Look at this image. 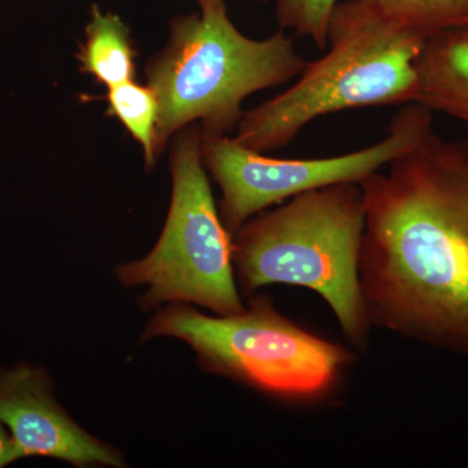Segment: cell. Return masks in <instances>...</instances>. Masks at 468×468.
I'll return each instance as SVG.
<instances>
[{
  "mask_svg": "<svg viewBox=\"0 0 468 468\" xmlns=\"http://www.w3.org/2000/svg\"><path fill=\"white\" fill-rule=\"evenodd\" d=\"M359 185L372 328L468 356V135L432 131Z\"/></svg>",
  "mask_w": 468,
  "mask_h": 468,
  "instance_id": "cell-1",
  "label": "cell"
},
{
  "mask_svg": "<svg viewBox=\"0 0 468 468\" xmlns=\"http://www.w3.org/2000/svg\"><path fill=\"white\" fill-rule=\"evenodd\" d=\"M366 207L359 184H340L292 197L249 218L233 234L237 285L315 292L335 314L353 349L369 346L372 324L360 286Z\"/></svg>",
  "mask_w": 468,
  "mask_h": 468,
  "instance_id": "cell-2",
  "label": "cell"
},
{
  "mask_svg": "<svg viewBox=\"0 0 468 468\" xmlns=\"http://www.w3.org/2000/svg\"><path fill=\"white\" fill-rule=\"evenodd\" d=\"M326 36L328 52L307 63L291 88L243 112L237 143L267 154L291 144L319 117L417 103L415 63L427 38L365 0L338 2Z\"/></svg>",
  "mask_w": 468,
  "mask_h": 468,
  "instance_id": "cell-3",
  "label": "cell"
},
{
  "mask_svg": "<svg viewBox=\"0 0 468 468\" xmlns=\"http://www.w3.org/2000/svg\"><path fill=\"white\" fill-rule=\"evenodd\" d=\"M197 3L198 12L172 21L167 45L146 68L159 103V155L172 135L196 122L203 135L230 133L246 98L288 84L307 64L284 30L257 41L234 27L226 0Z\"/></svg>",
  "mask_w": 468,
  "mask_h": 468,
  "instance_id": "cell-4",
  "label": "cell"
},
{
  "mask_svg": "<svg viewBox=\"0 0 468 468\" xmlns=\"http://www.w3.org/2000/svg\"><path fill=\"white\" fill-rule=\"evenodd\" d=\"M178 338L208 374L230 378L289 403L331 399L353 365V353L295 324L264 295L232 315H206L174 302L150 320L143 341Z\"/></svg>",
  "mask_w": 468,
  "mask_h": 468,
  "instance_id": "cell-5",
  "label": "cell"
},
{
  "mask_svg": "<svg viewBox=\"0 0 468 468\" xmlns=\"http://www.w3.org/2000/svg\"><path fill=\"white\" fill-rule=\"evenodd\" d=\"M202 129L178 132L171 150L172 198L159 241L146 258L116 268L124 286H147L144 310L163 303L198 304L215 315L245 309L233 267V234L212 196L203 163Z\"/></svg>",
  "mask_w": 468,
  "mask_h": 468,
  "instance_id": "cell-6",
  "label": "cell"
},
{
  "mask_svg": "<svg viewBox=\"0 0 468 468\" xmlns=\"http://www.w3.org/2000/svg\"><path fill=\"white\" fill-rule=\"evenodd\" d=\"M432 115L420 104H406L378 143L329 158H272L228 135H203V163L220 187L224 226L234 234L249 218L292 197L334 185L362 183L415 149L433 131Z\"/></svg>",
  "mask_w": 468,
  "mask_h": 468,
  "instance_id": "cell-7",
  "label": "cell"
},
{
  "mask_svg": "<svg viewBox=\"0 0 468 468\" xmlns=\"http://www.w3.org/2000/svg\"><path fill=\"white\" fill-rule=\"evenodd\" d=\"M0 420L23 457L55 458L76 467H125L122 452L68 415L45 369L21 363L0 369Z\"/></svg>",
  "mask_w": 468,
  "mask_h": 468,
  "instance_id": "cell-8",
  "label": "cell"
},
{
  "mask_svg": "<svg viewBox=\"0 0 468 468\" xmlns=\"http://www.w3.org/2000/svg\"><path fill=\"white\" fill-rule=\"evenodd\" d=\"M415 68L417 103L468 124V27L428 37Z\"/></svg>",
  "mask_w": 468,
  "mask_h": 468,
  "instance_id": "cell-9",
  "label": "cell"
},
{
  "mask_svg": "<svg viewBox=\"0 0 468 468\" xmlns=\"http://www.w3.org/2000/svg\"><path fill=\"white\" fill-rule=\"evenodd\" d=\"M85 36L77 52L82 73L94 77L107 89L134 79L133 39L122 18L92 5Z\"/></svg>",
  "mask_w": 468,
  "mask_h": 468,
  "instance_id": "cell-10",
  "label": "cell"
},
{
  "mask_svg": "<svg viewBox=\"0 0 468 468\" xmlns=\"http://www.w3.org/2000/svg\"><path fill=\"white\" fill-rule=\"evenodd\" d=\"M107 115L115 117L144 150L147 168L154 167L159 158V103L155 91L149 85L122 82L107 92Z\"/></svg>",
  "mask_w": 468,
  "mask_h": 468,
  "instance_id": "cell-11",
  "label": "cell"
},
{
  "mask_svg": "<svg viewBox=\"0 0 468 468\" xmlns=\"http://www.w3.org/2000/svg\"><path fill=\"white\" fill-rule=\"evenodd\" d=\"M394 23L428 38L468 27V0H365Z\"/></svg>",
  "mask_w": 468,
  "mask_h": 468,
  "instance_id": "cell-12",
  "label": "cell"
},
{
  "mask_svg": "<svg viewBox=\"0 0 468 468\" xmlns=\"http://www.w3.org/2000/svg\"><path fill=\"white\" fill-rule=\"evenodd\" d=\"M338 2L340 0H277V23L280 29L292 30L325 50L329 17Z\"/></svg>",
  "mask_w": 468,
  "mask_h": 468,
  "instance_id": "cell-13",
  "label": "cell"
},
{
  "mask_svg": "<svg viewBox=\"0 0 468 468\" xmlns=\"http://www.w3.org/2000/svg\"><path fill=\"white\" fill-rule=\"evenodd\" d=\"M23 458L14 437L5 431V423L0 420V467L8 466Z\"/></svg>",
  "mask_w": 468,
  "mask_h": 468,
  "instance_id": "cell-14",
  "label": "cell"
}]
</instances>
